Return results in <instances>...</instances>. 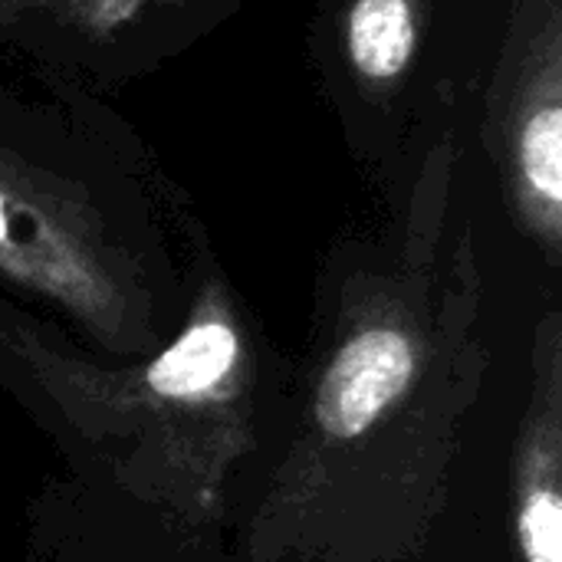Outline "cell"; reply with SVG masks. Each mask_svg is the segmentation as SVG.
<instances>
[{
  "label": "cell",
  "instance_id": "obj_2",
  "mask_svg": "<svg viewBox=\"0 0 562 562\" xmlns=\"http://www.w3.org/2000/svg\"><path fill=\"white\" fill-rule=\"evenodd\" d=\"M237 359V336L224 323H204L184 333L148 369V385L165 398L201 395L217 385Z\"/></svg>",
  "mask_w": 562,
  "mask_h": 562
},
{
  "label": "cell",
  "instance_id": "obj_3",
  "mask_svg": "<svg viewBox=\"0 0 562 562\" xmlns=\"http://www.w3.org/2000/svg\"><path fill=\"white\" fill-rule=\"evenodd\" d=\"M412 10L405 0H359L349 23V46L366 76H395L412 56Z\"/></svg>",
  "mask_w": 562,
  "mask_h": 562
},
{
  "label": "cell",
  "instance_id": "obj_6",
  "mask_svg": "<svg viewBox=\"0 0 562 562\" xmlns=\"http://www.w3.org/2000/svg\"><path fill=\"white\" fill-rule=\"evenodd\" d=\"M3 234H7V217H3V201H0V240H3Z\"/></svg>",
  "mask_w": 562,
  "mask_h": 562
},
{
  "label": "cell",
  "instance_id": "obj_4",
  "mask_svg": "<svg viewBox=\"0 0 562 562\" xmlns=\"http://www.w3.org/2000/svg\"><path fill=\"white\" fill-rule=\"evenodd\" d=\"M524 168L537 191L550 201L562 198V112L543 109L524 132Z\"/></svg>",
  "mask_w": 562,
  "mask_h": 562
},
{
  "label": "cell",
  "instance_id": "obj_1",
  "mask_svg": "<svg viewBox=\"0 0 562 562\" xmlns=\"http://www.w3.org/2000/svg\"><path fill=\"white\" fill-rule=\"evenodd\" d=\"M412 346L402 333L372 329L352 339L319 385L316 415L333 438L362 435L408 385Z\"/></svg>",
  "mask_w": 562,
  "mask_h": 562
},
{
  "label": "cell",
  "instance_id": "obj_5",
  "mask_svg": "<svg viewBox=\"0 0 562 562\" xmlns=\"http://www.w3.org/2000/svg\"><path fill=\"white\" fill-rule=\"evenodd\" d=\"M520 543L530 562H562V507L557 491H533L520 514Z\"/></svg>",
  "mask_w": 562,
  "mask_h": 562
}]
</instances>
